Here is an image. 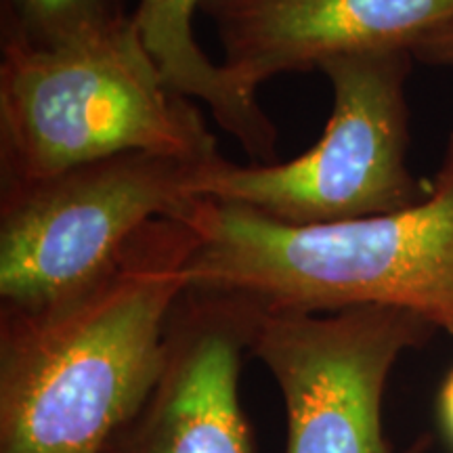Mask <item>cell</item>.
<instances>
[{
    "label": "cell",
    "mask_w": 453,
    "mask_h": 453,
    "mask_svg": "<svg viewBox=\"0 0 453 453\" xmlns=\"http://www.w3.org/2000/svg\"><path fill=\"white\" fill-rule=\"evenodd\" d=\"M174 217L197 235L189 288L271 309H401L453 336V133L428 196L401 212L288 226L197 197Z\"/></svg>",
    "instance_id": "obj_2"
},
{
    "label": "cell",
    "mask_w": 453,
    "mask_h": 453,
    "mask_svg": "<svg viewBox=\"0 0 453 453\" xmlns=\"http://www.w3.org/2000/svg\"><path fill=\"white\" fill-rule=\"evenodd\" d=\"M196 246L185 220L157 219L88 292L0 311V453H105L160 378Z\"/></svg>",
    "instance_id": "obj_1"
},
{
    "label": "cell",
    "mask_w": 453,
    "mask_h": 453,
    "mask_svg": "<svg viewBox=\"0 0 453 453\" xmlns=\"http://www.w3.org/2000/svg\"><path fill=\"white\" fill-rule=\"evenodd\" d=\"M410 50L338 57L321 72L334 107L317 143L290 162L237 166L219 156L202 168L196 197L246 208L288 226L384 217L416 206L430 183L407 168Z\"/></svg>",
    "instance_id": "obj_4"
},
{
    "label": "cell",
    "mask_w": 453,
    "mask_h": 453,
    "mask_svg": "<svg viewBox=\"0 0 453 453\" xmlns=\"http://www.w3.org/2000/svg\"><path fill=\"white\" fill-rule=\"evenodd\" d=\"M260 313L243 294L187 288L170 317L160 378L105 453H254L240 378Z\"/></svg>",
    "instance_id": "obj_7"
},
{
    "label": "cell",
    "mask_w": 453,
    "mask_h": 453,
    "mask_svg": "<svg viewBox=\"0 0 453 453\" xmlns=\"http://www.w3.org/2000/svg\"><path fill=\"white\" fill-rule=\"evenodd\" d=\"M127 15L122 0H3V42L49 47Z\"/></svg>",
    "instance_id": "obj_10"
},
{
    "label": "cell",
    "mask_w": 453,
    "mask_h": 453,
    "mask_svg": "<svg viewBox=\"0 0 453 453\" xmlns=\"http://www.w3.org/2000/svg\"><path fill=\"white\" fill-rule=\"evenodd\" d=\"M411 57L426 65L453 70V24L439 27V30L424 36L411 49Z\"/></svg>",
    "instance_id": "obj_11"
},
{
    "label": "cell",
    "mask_w": 453,
    "mask_h": 453,
    "mask_svg": "<svg viewBox=\"0 0 453 453\" xmlns=\"http://www.w3.org/2000/svg\"><path fill=\"white\" fill-rule=\"evenodd\" d=\"M208 3L211 0H139L130 15L170 87L211 107L219 127L240 141L254 162H275L280 134L257 95L235 82L223 64H212L196 41L194 15Z\"/></svg>",
    "instance_id": "obj_9"
},
{
    "label": "cell",
    "mask_w": 453,
    "mask_h": 453,
    "mask_svg": "<svg viewBox=\"0 0 453 453\" xmlns=\"http://www.w3.org/2000/svg\"><path fill=\"white\" fill-rule=\"evenodd\" d=\"M139 151L220 156L200 111L162 76L133 15L49 47L3 42V191Z\"/></svg>",
    "instance_id": "obj_3"
},
{
    "label": "cell",
    "mask_w": 453,
    "mask_h": 453,
    "mask_svg": "<svg viewBox=\"0 0 453 453\" xmlns=\"http://www.w3.org/2000/svg\"><path fill=\"white\" fill-rule=\"evenodd\" d=\"M225 70L243 88L338 57L410 50L453 24V0H211Z\"/></svg>",
    "instance_id": "obj_8"
},
{
    "label": "cell",
    "mask_w": 453,
    "mask_h": 453,
    "mask_svg": "<svg viewBox=\"0 0 453 453\" xmlns=\"http://www.w3.org/2000/svg\"><path fill=\"white\" fill-rule=\"evenodd\" d=\"M434 332L426 319L401 309L300 311L263 304L252 355L281 395L283 453H426V437L396 451L382 410L395 365Z\"/></svg>",
    "instance_id": "obj_6"
},
{
    "label": "cell",
    "mask_w": 453,
    "mask_h": 453,
    "mask_svg": "<svg viewBox=\"0 0 453 453\" xmlns=\"http://www.w3.org/2000/svg\"><path fill=\"white\" fill-rule=\"evenodd\" d=\"M437 413H439V426L443 430L447 443H449L453 449V367L447 372L445 380L439 388Z\"/></svg>",
    "instance_id": "obj_12"
},
{
    "label": "cell",
    "mask_w": 453,
    "mask_h": 453,
    "mask_svg": "<svg viewBox=\"0 0 453 453\" xmlns=\"http://www.w3.org/2000/svg\"><path fill=\"white\" fill-rule=\"evenodd\" d=\"M208 162L139 151L3 191L0 311L36 313L97 286L147 225L196 200Z\"/></svg>",
    "instance_id": "obj_5"
}]
</instances>
